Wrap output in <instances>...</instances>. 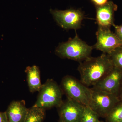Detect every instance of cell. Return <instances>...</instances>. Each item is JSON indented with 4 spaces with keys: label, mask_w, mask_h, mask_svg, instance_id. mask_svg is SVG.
Returning a JSON list of instances; mask_svg holds the SVG:
<instances>
[{
    "label": "cell",
    "mask_w": 122,
    "mask_h": 122,
    "mask_svg": "<svg viewBox=\"0 0 122 122\" xmlns=\"http://www.w3.org/2000/svg\"><path fill=\"white\" fill-rule=\"evenodd\" d=\"M115 28V33L119 39L122 41V24L119 25H114Z\"/></svg>",
    "instance_id": "17"
},
{
    "label": "cell",
    "mask_w": 122,
    "mask_h": 122,
    "mask_svg": "<svg viewBox=\"0 0 122 122\" xmlns=\"http://www.w3.org/2000/svg\"><path fill=\"white\" fill-rule=\"evenodd\" d=\"M96 7V20L98 27L110 29L114 25V13L118 6L113 1H108L106 4Z\"/></svg>",
    "instance_id": "10"
},
{
    "label": "cell",
    "mask_w": 122,
    "mask_h": 122,
    "mask_svg": "<svg viewBox=\"0 0 122 122\" xmlns=\"http://www.w3.org/2000/svg\"><path fill=\"white\" fill-rule=\"evenodd\" d=\"M97 42L93 46V49L108 54L122 45V41L110 29L98 27L96 32Z\"/></svg>",
    "instance_id": "7"
},
{
    "label": "cell",
    "mask_w": 122,
    "mask_h": 122,
    "mask_svg": "<svg viewBox=\"0 0 122 122\" xmlns=\"http://www.w3.org/2000/svg\"><path fill=\"white\" fill-rule=\"evenodd\" d=\"M108 54L111 58L114 66L122 71V45Z\"/></svg>",
    "instance_id": "16"
},
{
    "label": "cell",
    "mask_w": 122,
    "mask_h": 122,
    "mask_svg": "<svg viewBox=\"0 0 122 122\" xmlns=\"http://www.w3.org/2000/svg\"><path fill=\"white\" fill-rule=\"evenodd\" d=\"M99 122H103V121H100Z\"/></svg>",
    "instance_id": "22"
},
{
    "label": "cell",
    "mask_w": 122,
    "mask_h": 122,
    "mask_svg": "<svg viewBox=\"0 0 122 122\" xmlns=\"http://www.w3.org/2000/svg\"><path fill=\"white\" fill-rule=\"evenodd\" d=\"M96 7L102 6L106 4L108 0H91Z\"/></svg>",
    "instance_id": "18"
},
{
    "label": "cell",
    "mask_w": 122,
    "mask_h": 122,
    "mask_svg": "<svg viewBox=\"0 0 122 122\" xmlns=\"http://www.w3.org/2000/svg\"><path fill=\"white\" fill-rule=\"evenodd\" d=\"M0 122H8L6 112H0Z\"/></svg>",
    "instance_id": "19"
},
{
    "label": "cell",
    "mask_w": 122,
    "mask_h": 122,
    "mask_svg": "<svg viewBox=\"0 0 122 122\" xmlns=\"http://www.w3.org/2000/svg\"><path fill=\"white\" fill-rule=\"evenodd\" d=\"M91 95L88 106L100 117L105 118L119 101L118 97L93 87L91 88Z\"/></svg>",
    "instance_id": "5"
},
{
    "label": "cell",
    "mask_w": 122,
    "mask_h": 122,
    "mask_svg": "<svg viewBox=\"0 0 122 122\" xmlns=\"http://www.w3.org/2000/svg\"><path fill=\"white\" fill-rule=\"evenodd\" d=\"M50 11L55 20L62 28L76 30L81 28L84 15L81 10L70 8L65 10L51 9Z\"/></svg>",
    "instance_id": "6"
},
{
    "label": "cell",
    "mask_w": 122,
    "mask_h": 122,
    "mask_svg": "<svg viewBox=\"0 0 122 122\" xmlns=\"http://www.w3.org/2000/svg\"><path fill=\"white\" fill-rule=\"evenodd\" d=\"M118 97L119 98L120 100H122V85Z\"/></svg>",
    "instance_id": "20"
},
{
    "label": "cell",
    "mask_w": 122,
    "mask_h": 122,
    "mask_svg": "<svg viewBox=\"0 0 122 122\" xmlns=\"http://www.w3.org/2000/svg\"><path fill=\"white\" fill-rule=\"evenodd\" d=\"M100 116L89 106H85L80 122H99Z\"/></svg>",
    "instance_id": "15"
},
{
    "label": "cell",
    "mask_w": 122,
    "mask_h": 122,
    "mask_svg": "<svg viewBox=\"0 0 122 122\" xmlns=\"http://www.w3.org/2000/svg\"><path fill=\"white\" fill-rule=\"evenodd\" d=\"M61 89L68 98L85 106H88L91 95V88L72 76L67 75L62 78Z\"/></svg>",
    "instance_id": "4"
},
{
    "label": "cell",
    "mask_w": 122,
    "mask_h": 122,
    "mask_svg": "<svg viewBox=\"0 0 122 122\" xmlns=\"http://www.w3.org/2000/svg\"><path fill=\"white\" fill-rule=\"evenodd\" d=\"M25 72L30 91L31 93L39 92L42 85L41 82L39 68L36 65L29 66L26 68Z\"/></svg>",
    "instance_id": "12"
},
{
    "label": "cell",
    "mask_w": 122,
    "mask_h": 122,
    "mask_svg": "<svg viewBox=\"0 0 122 122\" xmlns=\"http://www.w3.org/2000/svg\"><path fill=\"white\" fill-rule=\"evenodd\" d=\"M28 109L24 101H13L6 111L8 122H24Z\"/></svg>",
    "instance_id": "11"
},
{
    "label": "cell",
    "mask_w": 122,
    "mask_h": 122,
    "mask_svg": "<svg viewBox=\"0 0 122 122\" xmlns=\"http://www.w3.org/2000/svg\"><path fill=\"white\" fill-rule=\"evenodd\" d=\"M85 106L68 98L57 107L59 119L65 122H80Z\"/></svg>",
    "instance_id": "8"
},
{
    "label": "cell",
    "mask_w": 122,
    "mask_h": 122,
    "mask_svg": "<svg viewBox=\"0 0 122 122\" xmlns=\"http://www.w3.org/2000/svg\"><path fill=\"white\" fill-rule=\"evenodd\" d=\"M46 110L33 106L28 109L24 122H42L46 116Z\"/></svg>",
    "instance_id": "13"
},
{
    "label": "cell",
    "mask_w": 122,
    "mask_h": 122,
    "mask_svg": "<svg viewBox=\"0 0 122 122\" xmlns=\"http://www.w3.org/2000/svg\"><path fill=\"white\" fill-rule=\"evenodd\" d=\"M107 122H120L122 121V100H120L105 118Z\"/></svg>",
    "instance_id": "14"
},
{
    "label": "cell",
    "mask_w": 122,
    "mask_h": 122,
    "mask_svg": "<svg viewBox=\"0 0 122 122\" xmlns=\"http://www.w3.org/2000/svg\"><path fill=\"white\" fill-rule=\"evenodd\" d=\"M122 122V121H121V122Z\"/></svg>",
    "instance_id": "23"
},
{
    "label": "cell",
    "mask_w": 122,
    "mask_h": 122,
    "mask_svg": "<svg viewBox=\"0 0 122 122\" xmlns=\"http://www.w3.org/2000/svg\"><path fill=\"white\" fill-rule=\"evenodd\" d=\"M122 85V71L114 66L111 71L93 87L118 97Z\"/></svg>",
    "instance_id": "9"
},
{
    "label": "cell",
    "mask_w": 122,
    "mask_h": 122,
    "mask_svg": "<svg viewBox=\"0 0 122 122\" xmlns=\"http://www.w3.org/2000/svg\"><path fill=\"white\" fill-rule=\"evenodd\" d=\"M37 100L33 106L46 110L57 107L62 102V91L52 79H48L42 85Z\"/></svg>",
    "instance_id": "3"
},
{
    "label": "cell",
    "mask_w": 122,
    "mask_h": 122,
    "mask_svg": "<svg viewBox=\"0 0 122 122\" xmlns=\"http://www.w3.org/2000/svg\"><path fill=\"white\" fill-rule=\"evenodd\" d=\"M59 122H63V121H62V120H61V119H59Z\"/></svg>",
    "instance_id": "21"
},
{
    "label": "cell",
    "mask_w": 122,
    "mask_h": 122,
    "mask_svg": "<svg viewBox=\"0 0 122 122\" xmlns=\"http://www.w3.org/2000/svg\"><path fill=\"white\" fill-rule=\"evenodd\" d=\"M79 63L78 70L81 76L80 81L87 87L96 85L114 67L109 55L103 53L99 56L89 57Z\"/></svg>",
    "instance_id": "1"
},
{
    "label": "cell",
    "mask_w": 122,
    "mask_h": 122,
    "mask_svg": "<svg viewBox=\"0 0 122 122\" xmlns=\"http://www.w3.org/2000/svg\"><path fill=\"white\" fill-rule=\"evenodd\" d=\"M93 46L87 45L80 39L76 33L73 38L59 44L55 51L56 54L60 57L67 58L81 62L90 57Z\"/></svg>",
    "instance_id": "2"
}]
</instances>
